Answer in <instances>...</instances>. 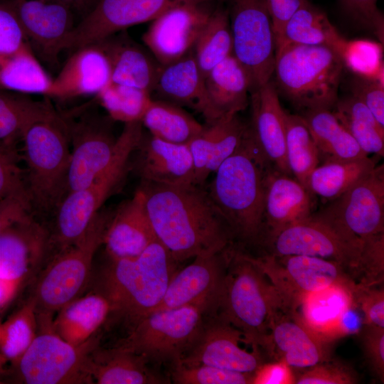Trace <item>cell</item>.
Segmentation results:
<instances>
[{"label": "cell", "instance_id": "obj_56", "mask_svg": "<svg viewBox=\"0 0 384 384\" xmlns=\"http://www.w3.org/2000/svg\"><path fill=\"white\" fill-rule=\"evenodd\" d=\"M305 1L265 0L272 23L275 48L280 43L286 23Z\"/></svg>", "mask_w": 384, "mask_h": 384}, {"label": "cell", "instance_id": "obj_27", "mask_svg": "<svg viewBox=\"0 0 384 384\" xmlns=\"http://www.w3.org/2000/svg\"><path fill=\"white\" fill-rule=\"evenodd\" d=\"M246 127L238 114L223 117L203 126L188 144L194 165V184L203 186L208 176L235 152Z\"/></svg>", "mask_w": 384, "mask_h": 384}, {"label": "cell", "instance_id": "obj_46", "mask_svg": "<svg viewBox=\"0 0 384 384\" xmlns=\"http://www.w3.org/2000/svg\"><path fill=\"white\" fill-rule=\"evenodd\" d=\"M253 373H242L210 365H173L171 379L178 384H247L252 383Z\"/></svg>", "mask_w": 384, "mask_h": 384}, {"label": "cell", "instance_id": "obj_62", "mask_svg": "<svg viewBox=\"0 0 384 384\" xmlns=\"http://www.w3.org/2000/svg\"><path fill=\"white\" fill-rule=\"evenodd\" d=\"M2 383V381H1V380L0 379V383Z\"/></svg>", "mask_w": 384, "mask_h": 384}, {"label": "cell", "instance_id": "obj_31", "mask_svg": "<svg viewBox=\"0 0 384 384\" xmlns=\"http://www.w3.org/2000/svg\"><path fill=\"white\" fill-rule=\"evenodd\" d=\"M352 284H334L307 294L295 311L301 321L323 340L332 343L342 337L341 319L354 303Z\"/></svg>", "mask_w": 384, "mask_h": 384}, {"label": "cell", "instance_id": "obj_47", "mask_svg": "<svg viewBox=\"0 0 384 384\" xmlns=\"http://www.w3.org/2000/svg\"><path fill=\"white\" fill-rule=\"evenodd\" d=\"M16 158L11 143L0 142V198L14 196L31 205L26 177Z\"/></svg>", "mask_w": 384, "mask_h": 384}, {"label": "cell", "instance_id": "obj_58", "mask_svg": "<svg viewBox=\"0 0 384 384\" xmlns=\"http://www.w3.org/2000/svg\"><path fill=\"white\" fill-rule=\"evenodd\" d=\"M292 368L284 361L262 363L254 373V384H290L294 383L295 376Z\"/></svg>", "mask_w": 384, "mask_h": 384}, {"label": "cell", "instance_id": "obj_43", "mask_svg": "<svg viewBox=\"0 0 384 384\" xmlns=\"http://www.w3.org/2000/svg\"><path fill=\"white\" fill-rule=\"evenodd\" d=\"M286 124V156L289 171L308 189L310 174L320 164L315 142L302 116L287 113Z\"/></svg>", "mask_w": 384, "mask_h": 384}, {"label": "cell", "instance_id": "obj_19", "mask_svg": "<svg viewBox=\"0 0 384 384\" xmlns=\"http://www.w3.org/2000/svg\"><path fill=\"white\" fill-rule=\"evenodd\" d=\"M206 319L193 346L179 361L184 365L206 364L253 373L263 363L258 351L242 348V334L217 315Z\"/></svg>", "mask_w": 384, "mask_h": 384}, {"label": "cell", "instance_id": "obj_37", "mask_svg": "<svg viewBox=\"0 0 384 384\" xmlns=\"http://www.w3.org/2000/svg\"><path fill=\"white\" fill-rule=\"evenodd\" d=\"M52 80L28 43L14 51L0 52V90L48 97Z\"/></svg>", "mask_w": 384, "mask_h": 384}, {"label": "cell", "instance_id": "obj_34", "mask_svg": "<svg viewBox=\"0 0 384 384\" xmlns=\"http://www.w3.org/2000/svg\"><path fill=\"white\" fill-rule=\"evenodd\" d=\"M142 356L120 346L91 352L89 371L93 383L159 384L168 380L149 366Z\"/></svg>", "mask_w": 384, "mask_h": 384}, {"label": "cell", "instance_id": "obj_10", "mask_svg": "<svg viewBox=\"0 0 384 384\" xmlns=\"http://www.w3.org/2000/svg\"><path fill=\"white\" fill-rule=\"evenodd\" d=\"M250 259L276 290L282 310L296 311L303 298L311 292L356 282L340 263L321 257L270 254Z\"/></svg>", "mask_w": 384, "mask_h": 384}, {"label": "cell", "instance_id": "obj_4", "mask_svg": "<svg viewBox=\"0 0 384 384\" xmlns=\"http://www.w3.org/2000/svg\"><path fill=\"white\" fill-rule=\"evenodd\" d=\"M228 262L214 315L239 330L247 343L265 348L271 321L282 309L279 297L250 256L235 253Z\"/></svg>", "mask_w": 384, "mask_h": 384}, {"label": "cell", "instance_id": "obj_9", "mask_svg": "<svg viewBox=\"0 0 384 384\" xmlns=\"http://www.w3.org/2000/svg\"><path fill=\"white\" fill-rule=\"evenodd\" d=\"M198 308L185 306L154 310L132 326L118 346L144 356L149 362H179L193 346L206 320Z\"/></svg>", "mask_w": 384, "mask_h": 384}, {"label": "cell", "instance_id": "obj_54", "mask_svg": "<svg viewBox=\"0 0 384 384\" xmlns=\"http://www.w3.org/2000/svg\"><path fill=\"white\" fill-rule=\"evenodd\" d=\"M27 43L15 13L7 4L0 1V52L14 51Z\"/></svg>", "mask_w": 384, "mask_h": 384}, {"label": "cell", "instance_id": "obj_21", "mask_svg": "<svg viewBox=\"0 0 384 384\" xmlns=\"http://www.w3.org/2000/svg\"><path fill=\"white\" fill-rule=\"evenodd\" d=\"M331 343L308 329L295 311L279 309L270 327L265 350L291 368L306 369L330 359Z\"/></svg>", "mask_w": 384, "mask_h": 384}, {"label": "cell", "instance_id": "obj_12", "mask_svg": "<svg viewBox=\"0 0 384 384\" xmlns=\"http://www.w3.org/2000/svg\"><path fill=\"white\" fill-rule=\"evenodd\" d=\"M233 54L250 73L252 90L270 80L275 59L272 23L265 0H226Z\"/></svg>", "mask_w": 384, "mask_h": 384}, {"label": "cell", "instance_id": "obj_45", "mask_svg": "<svg viewBox=\"0 0 384 384\" xmlns=\"http://www.w3.org/2000/svg\"><path fill=\"white\" fill-rule=\"evenodd\" d=\"M96 95L112 119L124 123L141 122L152 100L148 91L114 82Z\"/></svg>", "mask_w": 384, "mask_h": 384}, {"label": "cell", "instance_id": "obj_6", "mask_svg": "<svg viewBox=\"0 0 384 384\" xmlns=\"http://www.w3.org/2000/svg\"><path fill=\"white\" fill-rule=\"evenodd\" d=\"M21 139L31 208L46 211L57 208L65 196L71 154L65 119L55 112L29 124Z\"/></svg>", "mask_w": 384, "mask_h": 384}, {"label": "cell", "instance_id": "obj_1", "mask_svg": "<svg viewBox=\"0 0 384 384\" xmlns=\"http://www.w3.org/2000/svg\"><path fill=\"white\" fill-rule=\"evenodd\" d=\"M138 190L156 240L177 262L225 250L230 230L203 186L142 181Z\"/></svg>", "mask_w": 384, "mask_h": 384}, {"label": "cell", "instance_id": "obj_41", "mask_svg": "<svg viewBox=\"0 0 384 384\" xmlns=\"http://www.w3.org/2000/svg\"><path fill=\"white\" fill-rule=\"evenodd\" d=\"M204 78L210 70L233 54V38L227 8H214L193 50Z\"/></svg>", "mask_w": 384, "mask_h": 384}, {"label": "cell", "instance_id": "obj_11", "mask_svg": "<svg viewBox=\"0 0 384 384\" xmlns=\"http://www.w3.org/2000/svg\"><path fill=\"white\" fill-rule=\"evenodd\" d=\"M96 343L94 338L74 346L51 330L43 331L15 363L18 375L27 384L93 383L89 361Z\"/></svg>", "mask_w": 384, "mask_h": 384}, {"label": "cell", "instance_id": "obj_50", "mask_svg": "<svg viewBox=\"0 0 384 384\" xmlns=\"http://www.w3.org/2000/svg\"><path fill=\"white\" fill-rule=\"evenodd\" d=\"M360 272L363 278L360 282L366 285L380 283L384 274V233L362 240Z\"/></svg>", "mask_w": 384, "mask_h": 384}, {"label": "cell", "instance_id": "obj_13", "mask_svg": "<svg viewBox=\"0 0 384 384\" xmlns=\"http://www.w3.org/2000/svg\"><path fill=\"white\" fill-rule=\"evenodd\" d=\"M349 240L384 233V166L366 176L317 213H312Z\"/></svg>", "mask_w": 384, "mask_h": 384}, {"label": "cell", "instance_id": "obj_61", "mask_svg": "<svg viewBox=\"0 0 384 384\" xmlns=\"http://www.w3.org/2000/svg\"><path fill=\"white\" fill-rule=\"evenodd\" d=\"M6 361V359L0 354V373L3 370V366Z\"/></svg>", "mask_w": 384, "mask_h": 384}, {"label": "cell", "instance_id": "obj_3", "mask_svg": "<svg viewBox=\"0 0 384 384\" xmlns=\"http://www.w3.org/2000/svg\"><path fill=\"white\" fill-rule=\"evenodd\" d=\"M110 260L100 291L133 323L159 305L178 264L157 240L137 257Z\"/></svg>", "mask_w": 384, "mask_h": 384}, {"label": "cell", "instance_id": "obj_17", "mask_svg": "<svg viewBox=\"0 0 384 384\" xmlns=\"http://www.w3.org/2000/svg\"><path fill=\"white\" fill-rule=\"evenodd\" d=\"M213 4L178 6L151 21L142 41L161 66L181 59L193 50L213 9Z\"/></svg>", "mask_w": 384, "mask_h": 384}, {"label": "cell", "instance_id": "obj_38", "mask_svg": "<svg viewBox=\"0 0 384 384\" xmlns=\"http://www.w3.org/2000/svg\"><path fill=\"white\" fill-rule=\"evenodd\" d=\"M375 166L376 161L369 156L322 163L310 174L308 189L313 195L331 201L342 195Z\"/></svg>", "mask_w": 384, "mask_h": 384}, {"label": "cell", "instance_id": "obj_22", "mask_svg": "<svg viewBox=\"0 0 384 384\" xmlns=\"http://www.w3.org/2000/svg\"><path fill=\"white\" fill-rule=\"evenodd\" d=\"M250 128L262 153L277 171L292 176L287 161V112L270 80L250 92Z\"/></svg>", "mask_w": 384, "mask_h": 384}, {"label": "cell", "instance_id": "obj_42", "mask_svg": "<svg viewBox=\"0 0 384 384\" xmlns=\"http://www.w3.org/2000/svg\"><path fill=\"white\" fill-rule=\"evenodd\" d=\"M55 112L47 101H36L25 94L0 90V142L12 143L17 137L21 138L29 124Z\"/></svg>", "mask_w": 384, "mask_h": 384}, {"label": "cell", "instance_id": "obj_55", "mask_svg": "<svg viewBox=\"0 0 384 384\" xmlns=\"http://www.w3.org/2000/svg\"><path fill=\"white\" fill-rule=\"evenodd\" d=\"M361 338L364 353L376 375L384 380V328L364 325Z\"/></svg>", "mask_w": 384, "mask_h": 384}, {"label": "cell", "instance_id": "obj_18", "mask_svg": "<svg viewBox=\"0 0 384 384\" xmlns=\"http://www.w3.org/2000/svg\"><path fill=\"white\" fill-rule=\"evenodd\" d=\"M3 1L17 16L28 43L47 62H56L76 25L73 12L58 0Z\"/></svg>", "mask_w": 384, "mask_h": 384}, {"label": "cell", "instance_id": "obj_59", "mask_svg": "<svg viewBox=\"0 0 384 384\" xmlns=\"http://www.w3.org/2000/svg\"><path fill=\"white\" fill-rule=\"evenodd\" d=\"M68 6L80 20L87 15L99 0H58Z\"/></svg>", "mask_w": 384, "mask_h": 384}, {"label": "cell", "instance_id": "obj_33", "mask_svg": "<svg viewBox=\"0 0 384 384\" xmlns=\"http://www.w3.org/2000/svg\"><path fill=\"white\" fill-rule=\"evenodd\" d=\"M112 312L113 306L104 293L91 292L60 309L50 330L70 344L80 346L95 338Z\"/></svg>", "mask_w": 384, "mask_h": 384}, {"label": "cell", "instance_id": "obj_29", "mask_svg": "<svg viewBox=\"0 0 384 384\" xmlns=\"http://www.w3.org/2000/svg\"><path fill=\"white\" fill-rule=\"evenodd\" d=\"M313 194L290 175L275 169L270 172L265 186L264 226L269 238L313 213Z\"/></svg>", "mask_w": 384, "mask_h": 384}, {"label": "cell", "instance_id": "obj_52", "mask_svg": "<svg viewBox=\"0 0 384 384\" xmlns=\"http://www.w3.org/2000/svg\"><path fill=\"white\" fill-rule=\"evenodd\" d=\"M357 282L354 299L361 310L365 325L384 328V290Z\"/></svg>", "mask_w": 384, "mask_h": 384}, {"label": "cell", "instance_id": "obj_8", "mask_svg": "<svg viewBox=\"0 0 384 384\" xmlns=\"http://www.w3.org/2000/svg\"><path fill=\"white\" fill-rule=\"evenodd\" d=\"M111 216L99 211L84 235L60 251L43 271L31 298L37 313L49 315L58 312L80 296L89 281L95 254L103 243Z\"/></svg>", "mask_w": 384, "mask_h": 384}, {"label": "cell", "instance_id": "obj_16", "mask_svg": "<svg viewBox=\"0 0 384 384\" xmlns=\"http://www.w3.org/2000/svg\"><path fill=\"white\" fill-rule=\"evenodd\" d=\"M220 253L198 256L172 276L164 296L154 309L192 306L206 316L216 312L226 274L227 257Z\"/></svg>", "mask_w": 384, "mask_h": 384}, {"label": "cell", "instance_id": "obj_20", "mask_svg": "<svg viewBox=\"0 0 384 384\" xmlns=\"http://www.w3.org/2000/svg\"><path fill=\"white\" fill-rule=\"evenodd\" d=\"M65 120L73 146L67 194L87 186L104 171L112 159L117 139L103 124L90 116L78 122Z\"/></svg>", "mask_w": 384, "mask_h": 384}, {"label": "cell", "instance_id": "obj_30", "mask_svg": "<svg viewBox=\"0 0 384 384\" xmlns=\"http://www.w3.org/2000/svg\"><path fill=\"white\" fill-rule=\"evenodd\" d=\"M153 92L165 100L183 105L201 113L210 122V105L205 78L193 50L181 59L162 66Z\"/></svg>", "mask_w": 384, "mask_h": 384}, {"label": "cell", "instance_id": "obj_40", "mask_svg": "<svg viewBox=\"0 0 384 384\" xmlns=\"http://www.w3.org/2000/svg\"><path fill=\"white\" fill-rule=\"evenodd\" d=\"M335 116L356 141L367 155L383 156L384 128L373 114L353 95H350L334 105Z\"/></svg>", "mask_w": 384, "mask_h": 384}, {"label": "cell", "instance_id": "obj_26", "mask_svg": "<svg viewBox=\"0 0 384 384\" xmlns=\"http://www.w3.org/2000/svg\"><path fill=\"white\" fill-rule=\"evenodd\" d=\"M156 240L142 194L137 189L111 216L103 243L110 259H121L138 256Z\"/></svg>", "mask_w": 384, "mask_h": 384}, {"label": "cell", "instance_id": "obj_24", "mask_svg": "<svg viewBox=\"0 0 384 384\" xmlns=\"http://www.w3.org/2000/svg\"><path fill=\"white\" fill-rule=\"evenodd\" d=\"M142 181L161 184H194V165L188 144L164 141L142 133L137 148Z\"/></svg>", "mask_w": 384, "mask_h": 384}, {"label": "cell", "instance_id": "obj_25", "mask_svg": "<svg viewBox=\"0 0 384 384\" xmlns=\"http://www.w3.org/2000/svg\"><path fill=\"white\" fill-rule=\"evenodd\" d=\"M124 31L96 43L109 60L111 82L137 87L151 94L162 66L149 50Z\"/></svg>", "mask_w": 384, "mask_h": 384}, {"label": "cell", "instance_id": "obj_39", "mask_svg": "<svg viewBox=\"0 0 384 384\" xmlns=\"http://www.w3.org/2000/svg\"><path fill=\"white\" fill-rule=\"evenodd\" d=\"M141 122L151 135L176 144H188L203 128L179 105L165 100H152Z\"/></svg>", "mask_w": 384, "mask_h": 384}, {"label": "cell", "instance_id": "obj_60", "mask_svg": "<svg viewBox=\"0 0 384 384\" xmlns=\"http://www.w3.org/2000/svg\"><path fill=\"white\" fill-rule=\"evenodd\" d=\"M21 284L0 278V308L4 307L14 297Z\"/></svg>", "mask_w": 384, "mask_h": 384}, {"label": "cell", "instance_id": "obj_49", "mask_svg": "<svg viewBox=\"0 0 384 384\" xmlns=\"http://www.w3.org/2000/svg\"><path fill=\"white\" fill-rule=\"evenodd\" d=\"M357 382V375L350 367L331 358L304 369L294 380L297 384H353Z\"/></svg>", "mask_w": 384, "mask_h": 384}, {"label": "cell", "instance_id": "obj_14", "mask_svg": "<svg viewBox=\"0 0 384 384\" xmlns=\"http://www.w3.org/2000/svg\"><path fill=\"white\" fill-rule=\"evenodd\" d=\"M224 1L226 0H99L75 25L65 50L73 51L95 44L130 26L151 21L178 6Z\"/></svg>", "mask_w": 384, "mask_h": 384}, {"label": "cell", "instance_id": "obj_51", "mask_svg": "<svg viewBox=\"0 0 384 384\" xmlns=\"http://www.w3.org/2000/svg\"><path fill=\"white\" fill-rule=\"evenodd\" d=\"M352 95L371 112L384 128V88L380 78L356 75L351 83Z\"/></svg>", "mask_w": 384, "mask_h": 384}, {"label": "cell", "instance_id": "obj_35", "mask_svg": "<svg viewBox=\"0 0 384 384\" xmlns=\"http://www.w3.org/2000/svg\"><path fill=\"white\" fill-rule=\"evenodd\" d=\"M284 44L326 46L343 59L348 41L339 33L324 11L306 0L286 23L275 50Z\"/></svg>", "mask_w": 384, "mask_h": 384}, {"label": "cell", "instance_id": "obj_57", "mask_svg": "<svg viewBox=\"0 0 384 384\" xmlns=\"http://www.w3.org/2000/svg\"><path fill=\"white\" fill-rule=\"evenodd\" d=\"M31 206L14 196L0 198V234L11 226L31 218Z\"/></svg>", "mask_w": 384, "mask_h": 384}, {"label": "cell", "instance_id": "obj_28", "mask_svg": "<svg viewBox=\"0 0 384 384\" xmlns=\"http://www.w3.org/2000/svg\"><path fill=\"white\" fill-rule=\"evenodd\" d=\"M48 234L33 218L0 234V278L21 283L41 262Z\"/></svg>", "mask_w": 384, "mask_h": 384}, {"label": "cell", "instance_id": "obj_5", "mask_svg": "<svg viewBox=\"0 0 384 384\" xmlns=\"http://www.w3.org/2000/svg\"><path fill=\"white\" fill-rule=\"evenodd\" d=\"M344 62L326 46L284 44L275 50L277 85L297 107L331 110L338 100Z\"/></svg>", "mask_w": 384, "mask_h": 384}, {"label": "cell", "instance_id": "obj_23", "mask_svg": "<svg viewBox=\"0 0 384 384\" xmlns=\"http://www.w3.org/2000/svg\"><path fill=\"white\" fill-rule=\"evenodd\" d=\"M110 82L107 56L97 44H90L73 50L53 79L48 97L65 99L97 95Z\"/></svg>", "mask_w": 384, "mask_h": 384}, {"label": "cell", "instance_id": "obj_32", "mask_svg": "<svg viewBox=\"0 0 384 384\" xmlns=\"http://www.w3.org/2000/svg\"><path fill=\"white\" fill-rule=\"evenodd\" d=\"M205 81L210 105L209 123L227 115L237 114L247 107L252 80L233 54L212 68Z\"/></svg>", "mask_w": 384, "mask_h": 384}, {"label": "cell", "instance_id": "obj_53", "mask_svg": "<svg viewBox=\"0 0 384 384\" xmlns=\"http://www.w3.org/2000/svg\"><path fill=\"white\" fill-rule=\"evenodd\" d=\"M344 11L359 24L374 31L383 42V15L377 6L378 0H339Z\"/></svg>", "mask_w": 384, "mask_h": 384}, {"label": "cell", "instance_id": "obj_44", "mask_svg": "<svg viewBox=\"0 0 384 384\" xmlns=\"http://www.w3.org/2000/svg\"><path fill=\"white\" fill-rule=\"evenodd\" d=\"M38 314L35 303L28 302L0 323V354L16 363L37 335Z\"/></svg>", "mask_w": 384, "mask_h": 384}, {"label": "cell", "instance_id": "obj_2", "mask_svg": "<svg viewBox=\"0 0 384 384\" xmlns=\"http://www.w3.org/2000/svg\"><path fill=\"white\" fill-rule=\"evenodd\" d=\"M272 169L247 125L240 145L214 172L207 189L230 232L243 240H255L262 233L266 181Z\"/></svg>", "mask_w": 384, "mask_h": 384}, {"label": "cell", "instance_id": "obj_48", "mask_svg": "<svg viewBox=\"0 0 384 384\" xmlns=\"http://www.w3.org/2000/svg\"><path fill=\"white\" fill-rule=\"evenodd\" d=\"M343 60L358 75L380 78L383 74L380 50L372 42H348Z\"/></svg>", "mask_w": 384, "mask_h": 384}, {"label": "cell", "instance_id": "obj_15", "mask_svg": "<svg viewBox=\"0 0 384 384\" xmlns=\"http://www.w3.org/2000/svg\"><path fill=\"white\" fill-rule=\"evenodd\" d=\"M272 255H306L340 263L353 274L360 273L361 242L349 240L311 214L269 238Z\"/></svg>", "mask_w": 384, "mask_h": 384}, {"label": "cell", "instance_id": "obj_36", "mask_svg": "<svg viewBox=\"0 0 384 384\" xmlns=\"http://www.w3.org/2000/svg\"><path fill=\"white\" fill-rule=\"evenodd\" d=\"M304 119L315 142L320 163L366 156L354 138L329 109L306 110Z\"/></svg>", "mask_w": 384, "mask_h": 384}, {"label": "cell", "instance_id": "obj_7", "mask_svg": "<svg viewBox=\"0 0 384 384\" xmlns=\"http://www.w3.org/2000/svg\"><path fill=\"white\" fill-rule=\"evenodd\" d=\"M141 122L125 123L117 138L112 159L104 171L87 186L68 193L57 206L55 239L60 251L77 242L106 198L122 180L129 158L142 136Z\"/></svg>", "mask_w": 384, "mask_h": 384}]
</instances>
